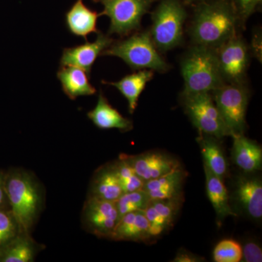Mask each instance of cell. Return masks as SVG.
<instances>
[{
	"mask_svg": "<svg viewBox=\"0 0 262 262\" xmlns=\"http://www.w3.org/2000/svg\"><path fill=\"white\" fill-rule=\"evenodd\" d=\"M87 115L96 127L103 130L115 128L126 132L133 129V122L108 103L102 91L98 95L97 104Z\"/></svg>",
	"mask_w": 262,
	"mask_h": 262,
	"instance_id": "ac0fdd59",
	"label": "cell"
},
{
	"mask_svg": "<svg viewBox=\"0 0 262 262\" xmlns=\"http://www.w3.org/2000/svg\"><path fill=\"white\" fill-rule=\"evenodd\" d=\"M112 165L124 193L142 189L145 182L137 175L130 163L122 155L120 156V159Z\"/></svg>",
	"mask_w": 262,
	"mask_h": 262,
	"instance_id": "484cf974",
	"label": "cell"
},
{
	"mask_svg": "<svg viewBox=\"0 0 262 262\" xmlns=\"http://www.w3.org/2000/svg\"><path fill=\"white\" fill-rule=\"evenodd\" d=\"M22 232L10 211L0 210V251Z\"/></svg>",
	"mask_w": 262,
	"mask_h": 262,
	"instance_id": "f1b7e54d",
	"label": "cell"
},
{
	"mask_svg": "<svg viewBox=\"0 0 262 262\" xmlns=\"http://www.w3.org/2000/svg\"><path fill=\"white\" fill-rule=\"evenodd\" d=\"M241 26L230 0H210L198 3L190 34L194 45L216 49L237 35Z\"/></svg>",
	"mask_w": 262,
	"mask_h": 262,
	"instance_id": "6da1fadb",
	"label": "cell"
},
{
	"mask_svg": "<svg viewBox=\"0 0 262 262\" xmlns=\"http://www.w3.org/2000/svg\"><path fill=\"white\" fill-rule=\"evenodd\" d=\"M231 137L244 134L249 92L246 84L225 83L211 92Z\"/></svg>",
	"mask_w": 262,
	"mask_h": 262,
	"instance_id": "8992f818",
	"label": "cell"
},
{
	"mask_svg": "<svg viewBox=\"0 0 262 262\" xmlns=\"http://www.w3.org/2000/svg\"><path fill=\"white\" fill-rule=\"evenodd\" d=\"M210 1V0H185L186 3H188V4H191V3H203V2Z\"/></svg>",
	"mask_w": 262,
	"mask_h": 262,
	"instance_id": "e575fe53",
	"label": "cell"
},
{
	"mask_svg": "<svg viewBox=\"0 0 262 262\" xmlns=\"http://www.w3.org/2000/svg\"><path fill=\"white\" fill-rule=\"evenodd\" d=\"M150 199L143 189L134 192L123 193L115 202L119 220L127 213L131 212L144 211L149 204Z\"/></svg>",
	"mask_w": 262,
	"mask_h": 262,
	"instance_id": "4316f807",
	"label": "cell"
},
{
	"mask_svg": "<svg viewBox=\"0 0 262 262\" xmlns=\"http://www.w3.org/2000/svg\"><path fill=\"white\" fill-rule=\"evenodd\" d=\"M182 198L168 200H150L143 213L149 222L151 237H158L173 225Z\"/></svg>",
	"mask_w": 262,
	"mask_h": 262,
	"instance_id": "5bb4252c",
	"label": "cell"
},
{
	"mask_svg": "<svg viewBox=\"0 0 262 262\" xmlns=\"http://www.w3.org/2000/svg\"><path fill=\"white\" fill-rule=\"evenodd\" d=\"M213 136L201 134L196 139L203 158V164L212 173L225 181L228 173V163L224 150Z\"/></svg>",
	"mask_w": 262,
	"mask_h": 262,
	"instance_id": "cb8c5ba5",
	"label": "cell"
},
{
	"mask_svg": "<svg viewBox=\"0 0 262 262\" xmlns=\"http://www.w3.org/2000/svg\"><path fill=\"white\" fill-rule=\"evenodd\" d=\"M186 172L182 168L176 169L159 178L144 183L142 189L150 200H168L182 198V188Z\"/></svg>",
	"mask_w": 262,
	"mask_h": 262,
	"instance_id": "2e32d148",
	"label": "cell"
},
{
	"mask_svg": "<svg viewBox=\"0 0 262 262\" xmlns=\"http://www.w3.org/2000/svg\"><path fill=\"white\" fill-rule=\"evenodd\" d=\"M122 155L144 182L159 178L176 169L182 168L179 160L160 151H147L137 155Z\"/></svg>",
	"mask_w": 262,
	"mask_h": 262,
	"instance_id": "4fadbf2b",
	"label": "cell"
},
{
	"mask_svg": "<svg viewBox=\"0 0 262 262\" xmlns=\"http://www.w3.org/2000/svg\"><path fill=\"white\" fill-rule=\"evenodd\" d=\"M238 16L241 26H244L246 20L256 12L262 0H230Z\"/></svg>",
	"mask_w": 262,
	"mask_h": 262,
	"instance_id": "f546056e",
	"label": "cell"
},
{
	"mask_svg": "<svg viewBox=\"0 0 262 262\" xmlns=\"http://www.w3.org/2000/svg\"><path fill=\"white\" fill-rule=\"evenodd\" d=\"M206 181L207 196L216 214L218 224L228 216H237L230 204V198L224 180L212 173L203 164Z\"/></svg>",
	"mask_w": 262,
	"mask_h": 262,
	"instance_id": "ffe728a7",
	"label": "cell"
},
{
	"mask_svg": "<svg viewBox=\"0 0 262 262\" xmlns=\"http://www.w3.org/2000/svg\"><path fill=\"white\" fill-rule=\"evenodd\" d=\"M184 111L199 133L220 139L231 136L211 93L182 95Z\"/></svg>",
	"mask_w": 262,
	"mask_h": 262,
	"instance_id": "ba28073f",
	"label": "cell"
},
{
	"mask_svg": "<svg viewBox=\"0 0 262 262\" xmlns=\"http://www.w3.org/2000/svg\"><path fill=\"white\" fill-rule=\"evenodd\" d=\"M154 77V71L143 70L125 76L117 82H106L103 84H110L116 88L122 96L126 98L128 103L129 113L133 114L138 106V101L146 84Z\"/></svg>",
	"mask_w": 262,
	"mask_h": 262,
	"instance_id": "7402d4cb",
	"label": "cell"
},
{
	"mask_svg": "<svg viewBox=\"0 0 262 262\" xmlns=\"http://www.w3.org/2000/svg\"><path fill=\"white\" fill-rule=\"evenodd\" d=\"M184 89L182 95L211 93L225 83L215 49L194 45L181 63Z\"/></svg>",
	"mask_w": 262,
	"mask_h": 262,
	"instance_id": "3957f363",
	"label": "cell"
},
{
	"mask_svg": "<svg viewBox=\"0 0 262 262\" xmlns=\"http://www.w3.org/2000/svg\"><path fill=\"white\" fill-rule=\"evenodd\" d=\"M99 13L89 9L83 0H77L65 15L67 29L73 35L84 38L91 33H97V20Z\"/></svg>",
	"mask_w": 262,
	"mask_h": 262,
	"instance_id": "d6986e66",
	"label": "cell"
},
{
	"mask_svg": "<svg viewBox=\"0 0 262 262\" xmlns=\"http://www.w3.org/2000/svg\"><path fill=\"white\" fill-rule=\"evenodd\" d=\"M213 257L215 262L242 261V246L234 239H223L215 246L213 250Z\"/></svg>",
	"mask_w": 262,
	"mask_h": 262,
	"instance_id": "83f0119b",
	"label": "cell"
},
{
	"mask_svg": "<svg viewBox=\"0 0 262 262\" xmlns=\"http://www.w3.org/2000/svg\"><path fill=\"white\" fill-rule=\"evenodd\" d=\"M252 44L253 54L258 61H261V36L259 33L253 36Z\"/></svg>",
	"mask_w": 262,
	"mask_h": 262,
	"instance_id": "836d02e7",
	"label": "cell"
},
{
	"mask_svg": "<svg viewBox=\"0 0 262 262\" xmlns=\"http://www.w3.org/2000/svg\"><path fill=\"white\" fill-rule=\"evenodd\" d=\"M101 3L103 10L99 13L110 19L108 34L126 37L139 30L141 20L149 11L155 0H93Z\"/></svg>",
	"mask_w": 262,
	"mask_h": 262,
	"instance_id": "52a82bcc",
	"label": "cell"
},
{
	"mask_svg": "<svg viewBox=\"0 0 262 262\" xmlns=\"http://www.w3.org/2000/svg\"><path fill=\"white\" fill-rule=\"evenodd\" d=\"M243 258L246 262H261L262 261L261 248L256 243L249 241L242 248Z\"/></svg>",
	"mask_w": 262,
	"mask_h": 262,
	"instance_id": "4dcf8cb0",
	"label": "cell"
},
{
	"mask_svg": "<svg viewBox=\"0 0 262 262\" xmlns=\"http://www.w3.org/2000/svg\"><path fill=\"white\" fill-rule=\"evenodd\" d=\"M0 210L10 211L9 201L5 188V173L0 171Z\"/></svg>",
	"mask_w": 262,
	"mask_h": 262,
	"instance_id": "1f68e13d",
	"label": "cell"
},
{
	"mask_svg": "<svg viewBox=\"0 0 262 262\" xmlns=\"http://www.w3.org/2000/svg\"><path fill=\"white\" fill-rule=\"evenodd\" d=\"M37 245L30 233L20 232L0 251V262H31L37 252Z\"/></svg>",
	"mask_w": 262,
	"mask_h": 262,
	"instance_id": "d4e9b609",
	"label": "cell"
},
{
	"mask_svg": "<svg viewBox=\"0 0 262 262\" xmlns=\"http://www.w3.org/2000/svg\"><path fill=\"white\" fill-rule=\"evenodd\" d=\"M187 13L181 0H160L151 13L149 33L155 47L166 52L179 46Z\"/></svg>",
	"mask_w": 262,
	"mask_h": 262,
	"instance_id": "5b68a950",
	"label": "cell"
},
{
	"mask_svg": "<svg viewBox=\"0 0 262 262\" xmlns=\"http://www.w3.org/2000/svg\"><path fill=\"white\" fill-rule=\"evenodd\" d=\"M149 226L143 211L131 212L119 220L110 238L117 241H146L151 238Z\"/></svg>",
	"mask_w": 262,
	"mask_h": 262,
	"instance_id": "e0dca14e",
	"label": "cell"
},
{
	"mask_svg": "<svg viewBox=\"0 0 262 262\" xmlns=\"http://www.w3.org/2000/svg\"><path fill=\"white\" fill-rule=\"evenodd\" d=\"M123 193L113 165H110L101 167L95 173L89 196L116 202Z\"/></svg>",
	"mask_w": 262,
	"mask_h": 262,
	"instance_id": "603a6c76",
	"label": "cell"
},
{
	"mask_svg": "<svg viewBox=\"0 0 262 262\" xmlns=\"http://www.w3.org/2000/svg\"><path fill=\"white\" fill-rule=\"evenodd\" d=\"M102 56L118 57L132 70H150L166 72L170 65L155 47L149 31L136 33L130 37L115 42Z\"/></svg>",
	"mask_w": 262,
	"mask_h": 262,
	"instance_id": "277c9868",
	"label": "cell"
},
{
	"mask_svg": "<svg viewBox=\"0 0 262 262\" xmlns=\"http://www.w3.org/2000/svg\"><path fill=\"white\" fill-rule=\"evenodd\" d=\"M234 203L243 213L253 220L262 218L261 179L253 173L237 177L234 182Z\"/></svg>",
	"mask_w": 262,
	"mask_h": 262,
	"instance_id": "7c38bea8",
	"label": "cell"
},
{
	"mask_svg": "<svg viewBox=\"0 0 262 262\" xmlns=\"http://www.w3.org/2000/svg\"><path fill=\"white\" fill-rule=\"evenodd\" d=\"M215 51L225 83L246 84L250 54L244 39L237 34Z\"/></svg>",
	"mask_w": 262,
	"mask_h": 262,
	"instance_id": "9c48e42d",
	"label": "cell"
},
{
	"mask_svg": "<svg viewBox=\"0 0 262 262\" xmlns=\"http://www.w3.org/2000/svg\"><path fill=\"white\" fill-rule=\"evenodd\" d=\"M96 34L97 38L94 42H86L80 46L64 48L60 59L61 67H78L90 75L96 59L102 56L103 51L115 41L108 34L101 32Z\"/></svg>",
	"mask_w": 262,
	"mask_h": 262,
	"instance_id": "8fae6325",
	"label": "cell"
},
{
	"mask_svg": "<svg viewBox=\"0 0 262 262\" xmlns=\"http://www.w3.org/2000/svg\"><path fill=\"white\" fill-rule=\"evenodd\" d=\"M201 258L194 256L192 253L188 252L185 250H181L177 254L173 261L175 262H196L201 261Z\"/></svg>",
	"mask_w": 262,
	"mask_h": 262,
	"instance_id": "d6a6232c",
	"label": "cell"
},
{
	"mask_svg": "<svg viewBox=\"0 0 262 262\" xmlns=\"http://www.w3.org/2000/svg\"><path fill=\"white\" fill-rule=\"evenodd\" d=\"M5 188L10 211L22 232L30 233L42 206V192L28 172L13 170L5 173Z\"/></svg>",
	"mask_w": 262,
	"mask_h": 262,
	"instance_id": "7a4b0ae2",
	"label": "cell"
},
{
	"mask_svg": "<svg viewBox=\"0 0 262 262\" xmlns=\"http://www.w3.org/2000/svg\"><path fill=\"white\" fill-rule=\"evenodd\" d=\"M232 160L246 173H254L262 168V149L256 141L248 139L244 134L232 136Z\"/></svg>",
	"mask_w": 262,
	"mask_h": 262,
	"instance_id": "9a60e30c",
	"label": "cell"
},
{
	"mask_svg": "<svg viewBox=\"0 0 262 262\" xmlns=\"http://www.w3.org/2000/svg\"><path fill=\"white\" fill-rule=\"evenodd\" d=\"M82 221L91 233L110 238L119 221L115 202L89 196L84 203Z\"/></svg>",
	"mask_w": 262,
	"mask_h": 262,
	"instance_id": "30bf717a",
	"label": "cell"
},
{
	"mask_svg": "<svg viewBox=\"0 0 262 262\" xmlns=\"http://www.w3.org/2000/svg\"><path fill=\"white\" fill-rule=\"evenodd\" d=\"M89 75L85 71L75 67H61L57 72V78L61 82L62 90L71 100L96 94V89L90 82Z\"/></svg>",
	"mask_w": 262,
	"mask_h": 262,
	"instance_id": "44dd1931",
	"label": "cell"
}]
</instances>
